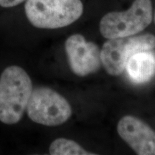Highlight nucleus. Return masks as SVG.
I'll use <instances>...</instances> for the list:
<instances>
[{"label":"nucleus","mask_w":155,"mask_h":155,"mask_svg":"<svg viewBox=\"0 0 155 155\" xmlns=\"http://www.w3.org/2000/svg\"><path fill=\"white\" fill-rule=\"evenodd\" d=\"M26 71L17 65L4 70L0 76V121L15 124L22 118L32 92Z\"/></svg>","instance_id":"nucleus-1"},{"label":"nucleus","mask_w":155,"mask_h":155,"mask_svg":"<svg viewBox=\"0 0 155 155\" xmlns=\"http://www.w3.org/2000/svg\"><path fill=\"white\" fill-rule=\"evenodd\" d=\"M25 15L37 28L58 29L73 24L83 12L81 0H27Z\"/></svg>","instance_id":"nucleus-2"},{"label":"nucleus","mask_w":155,"mask_h":155,"mask_svg":"<svg viewBox=\"0 0 155 155\" xmlns=\"http://www.w3.org/2000/svg\"><path fill=\"white\" fill-rule=\"evenodd\" d=\"M152 17L151 0H134L127 10L104 15L100 22V32L107 39L135 35L151 24Z\"/></svg>","instance_id":"nucleus-3"},{"label":"nucleus","mask_w":155,"mask_h":155,"mask_svg":"<svg viewBox=\"0 0 155 155\" xmlns=\"http://www.w3.org/2000/svg\"><path fill=\"white\" fill-rule=\"evenodd\" d=\"M26 111L32 121L48 127L63 124L72 115V108L68 101L47 87L32 90Z\"/></svg>","instance_id":"nucleus-4"},{"label":"nucleus","mask_w":155,"mask_h":155,"mask_svg":"<svg viewBox=\"0 0 155 155\" xmlns=\"http://www.w3.org/2000/svg\"><path fill=\"white\" fill-rule=\"evenodd\" d=\"M154 48L155 36L152 34L108 39L101 50L102 65L108 74L116 76L124 72L131 56Z\"/></svg>","instance_id":"nucleus-5"},{"label":"nucleus","mask_w":155,"mask_h":155,"mask_svg":"<svg viewBox=\"0 0 155 155\" xmlns=\"http://www.w3.org/2000/svg\"><path fill=\"white\" fill-rule=\"evenodd\" d=\"M65 48L70 67L78 76L96 73L101 66L99 48L94 42H86L81 35L70 36L65 41Z\"/></svg>","instance_id":"nucleus-6"},{"label":"nucleus","mask_w":155,"mask_h":155,"mask_svg":"<svg viewBox=\"0 0 155 155\" xmlns=\"http://www.w3.org/2000/svg\"><path fill=\"white\" fill-rule=\"evenodd\" d=\"M120 137L139 155H155V131L132 116H124L117 125Z\"/></svg>","instance_id":"nucleus-7"},{"label":"nucleus","mask_w":155,"mask_h":155,"mask_svg":"<svg viewBox=\"0 0 155 155\" xmlns=\"http://www.w3.org/2000/svg\"><path fill=\"white\" fill-rule=\"evenodd\" d=\"M125 69L135 83L148 82L155 75V54L149 50L135 53L129 58Z\"/></svg>","instance_id":"nucleus-8"},{"label":"nucleus","mask_w":155,"mask_h":155,"mask_svg":"<svg viewBox=\"0 0 155 155\" xmlns=\"http://www.w3.org/2000/svg\"><path fill=\"white\" fill-rule=\"evenodd\" d=\"M49 152L52 155H93L87 152L78 143L65 138L54 140L50 144Z\"/></svg>","instance_id":"nucleus-9"},{"label":"nucleus","mask_w":155,"mask_h":155,"mask_svg":"<svg viewBox=\"0 0 155 155\" xmlns=\"http://www.w3.org/2000/svg\"><path fill=\"white\" fill-rule=\"evenodd\" d=\"M26 1L27 0H0V7L4 8H11Z\"/></svg>","instance_id":"nucleus-10"},{"label":"nucleus","mask_w":155,"mask_h":155,"mask_svg":"<svg viewBox=\"0 0 155 155\" xmlns=\"http://www.w3.org/2000/svg\"><path fill=\"white\" fill-rule=\"evenodd\" d=\"M154 21H155V16H154Z\"/></svg>","instance_id":"nucleus-11"}]
</instances>
